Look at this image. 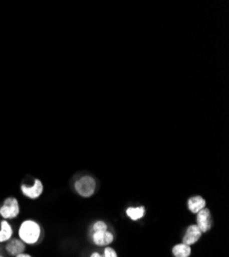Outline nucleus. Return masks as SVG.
Instances as JSON below:
<instances>
[{
  "mask_svg": "<svg viewBox=\"0 0 229 257\" xmlns=\"http://www.w3.org/2000/svg\"><path fill=\"white\" fill-rule=\"evenodd\" d=\"M18 238L26 246H34L43 238V227L34 219H25L19 225Z\"/></svg>",
  "mask_w": 229,
  "mask_h": 257,
  "instance_id": "1",
  "label": "nucleus"
},
{
  "mask_svg": "<svg viewBox=\"0 0 229 257\" xmlns=\"http://www.w3.org/2000/svg\"><path fill=\"white\" fill-rule=\"evenodd\" d=\"M97 188L96 179L91 175H83L74 182V189L81 198H91Z\"/></svg>",
  "mask_w": 229,
  "mask_h": 257,
  "instance_id": "2",
  "label": "nucleus"
},
{
  "mask_svg": "<svg viewBox=\"0 0 229 257\" xmlns=\"http://www.w3.org/2000/svg\"><path fill=\"white\" fill-rule=\"evenodd\" d=\"M20 202L15 197H8L0 206V216L5 220H12L20 215Z\"/></svg>",
  "mask_w": 229,
  "mask_h": 257,
  "instance_id": "3",
  "label": "nucleus"
},
{
  "mask_svg": "<svg viewBox=\"0 0 229 257\" xmlns=\"http://www.w3.org/2000/svg\"><path fill=\"white\" fill-rule=\"evenodd\" d=\"M44 191H45V185L43 181L38 178H35L31 183V185H27L25 183L21 185V192H22V195L25 198L29 200L39 199L41 196H43Z\"/></svg>",
  "mask_w": 229,
  "mask_h": 257,
  "instance_id": "4",
  "label": "nucleus"
},
{
  "mask_svg": "<svg viewBox=\"0 0 229 257\" xmlns=\"http://www.w3.org/2000/svg\"><path fill=\"white\" fill-rule=\"evenodd\" d=\"M91 241L97 247H107L114 242V234L109 229L99 230V231H90Z\"/></svg>",
  "mask_w": 229,
  "mask_h": 257,
  "instance_id": "5",
  "label": "nucleus"
},
{
  "mask_svg": "<svg viewBox=\"0 0 229 257\" xmlns=\"http://www.w3.org/2000/svg\"><path fill=\"white\" fill-rule=\"evenodd\" d=\"M197 227L201 230L202 233L209 232L213 227V218L212 213L209 208H203L198 213H196V223Z\"/></svg>",
  "mask_w": 229,
  "mask_h": 257,
  "instance_id": "6",
  "label": "nucleus"
},
{
  "mask_svg": "<svg viewBox=\"0 0 229 257\" xmlns=\"http://www.w3.org/2000/svg\"><path fill=\"white\" fill-rule=\"evenodd\" d=\"M201 235H202V232L197 227V225L190 224L185 229V232L182 237V243L188 246L195 245L201 239Z\"/></svg>",
  "mask_w": 229,
  "mask_h": 257,
  "instance_id": "7",
  "label": "nucleus"
},
{
  "mask_svg": "<svg viewBox=\"0 0 229 257\" xmlns=\"http://www.w3.org/2000/svg\"><path fill=\"white\" fill-rule=\"evenodd\" d=\"M5 244V251L10 257H15L21 253L26 252L27 246L19 238H12Z\"/></svg>",
  "mask_w": 229,
  "mask_h": 257,
  "instance_id": "8",
  "label": "nucleus"
},
{
  "mask_svg": "<svg viewBox=\"0 0 229 257\" xmlns=\"http://www.w3.org/2000/svg\"><path fill=\"white\" fill-rule=\"evenodd\" d=\"M14 238V227L9 220L0 221V244H5Z\"/></svg>",
  "mask_w": 229,
  "mask_h": 257,
  "instance_id": "9",
  "label": "nucleus"
},
{
  "mask_svg": "<svg viewBox=\"0 0 229 257\" xmlns=\"http://www.w3.org/2000/svg\"><path fill=\"white\" fill-rule=\"evenodd\" d=\"M187 207L191 213L196 214L206 207V201L201 196H193L187 201Z\"/></svg>",
  "mask_w": 229,
  "mask_h": 257,
  "instance_id": "10",
  "label": "nucleus"
},
{
  "mask_svg": "<svg viewBox=\"0 0 229 257\" xmlns=\"http://www.w3.org/2000/svg\"><path fill=\"white\" fill-rule=\"evenodd\" d=\"M171 252L173 257H190L192 254V248L191 246H188L181 242L174 245Z\"/></svg>",
  "mask_w": 229,
  "mask_h": 257,
  "instance_id": "11",
  "label": "nucleus"
},
{
  "mask_svg": "<svg viewBox=\"0 0 229 257\" xmlns=\"http://www.w3.org/2000/svg\"><path fill=\"white\" fill-rule=\"evenodd\" d=\"M145 213H146V209L144 206H137V207H129L126 210L127 216L132 221H138L142 219L145 216Z\"/></svg>",
  "mask_w": 229,
  "mask_h": 257,
  "instance_id": "12",
  "label": "nucleus"
},
{
  "mask_svg": "<svg viewBox=\"0 0 229 257\" xmlns=\"http://www.w3.org/2000/svg\"><path fill=\"white\" fill-rule=\"evenodd\" d=\"M108 228V224L103 221V220H97L95 221L92 226H91V231H99V230H107Z\"/></svg>",
  "mask_w": 229,
  "mask_h": 257,
  "instance_id": "13",
  "label": "nucleus"
},
{
  "mask_svg": "<svg viewBox=\"0 0 229 257\" xmlns=\"http://www.w3.org/2000/svg\"><path fill=\"white\" fill-rule=\"evenodd\" d=\"M90 257H105V256L103 255V253H102V252L95 251V252H93V253L90 255Z\"/></svg>",
  "mask_w": 229,
  "mask_h": 257,
  "instance_id": "14",
  "label": "nucleus"
},
{
  "mask_svg": "<svg viewBox=\"0 0 229 257\" xmlns=\"http://www.w3.org/2000/svg\"><path fill=\"white\" fill-rule=\"evenodd\" d=\"M15 257H34V256H32L30 253H27V252H23V253H21V254H19V255L15 256Z\"/></svg>",
  "mask_w": 229,
  "mask_h": 257,
  "instance_id": "15",
  "label": "nucleus"
},
{
  "mask_svg": "<svg viewBox=\"0 0 229 257\" xmlns=\"http://www.w3.org/2000/svg\"><path fill=\"white\" fill-rule=\"evenodd\" d=\"M0 257H6V256H4V255H0Z\"/></svg>",
  "mask_w": 229,
  "mask_h": 257,
  "instance_id": "16",
  "label": "nucleus"
}]
</instances>
